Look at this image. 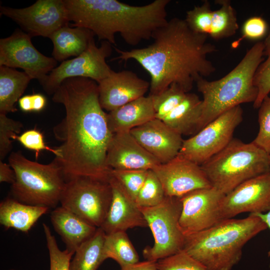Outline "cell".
Returning a JSON list of instances; mask_svg holds the SVG:
<instances>
[{
    "mask_svg": "<svg viewBox=\"0 0 270 270\" xmlns=\"http://www.w3.org/2000/svg\"><path fill=\"white\" fill-rule=\"evenodd\" d=\"M52 100L65 108V116L53 132L61 142L54 158L66 180L84 176L109 180L112 169L106 158L114 134L100 102L98 84L86 78H66Z\"/></svg>",
    "mask_w": 270,
    "mask_h": 270,
    "instance_id": "cell-1",
    "label": "cell"
},
{
    "mask_svg": "<svg viewBox=\"0 0 270 270\" xmlns=\"http://www.w3.org/2000/svg\"><path fill=\"white\" fill-rule=\"evenodd\" d=\"M207 38L193 32L184 20L173 18L155 31L150 44L130 50L114 48L119 56L112 60L137 62L150 76V95L160 93L172 84L188 93L199 78L216 70L208 55L217 49Z\"/></svg>",
    "mask_w": 270,
    "mask_h": 270,
    "instance_id": "cell-2",
    "label": "cell"
},
{
    "mask_svg": "<svg viewBox=\"0 0 270 270\" xmlns=\"http://www.w3.org/2000/svg\"><path fill=\"white\" fill-rule=\"evenodd\" d=\"M170 0H155L132 6L116 0H64L72 26L92 31L100 40L116 44V34L129 45L152 38L155 31L167 22Z\"/></svg>",
    "mask_w": 270,
    "mask_h": 270,
    "instance_id": "cell-3",
    "label": "cell"
},
{
    "mask_svg": "<svg viewBox=\"0 0 270 270\" xmlns=\"http://www.w3.org/2000/svg\"><path fill=\"white\" fill-rule=\"evenodd\" d=\"M268 228L250 214L241 219H222L204 230L185 236L183 250L208 270H231L240 261L246 243Z\"/></svg>",
    "mask_w": 270,
    "mask_h": 270,
    "instance_id": "cell-4",
    "label": "cell"
},
{
    "mask_svg": "<svg viewBox=\"0 0 270 270\" xmlns=\"http://www.w3.org/2000/svg\"><path fill=\"white\" fill-rule=\"evenodd\" d=\"M264 58L263 42H258L223 78L209 81L201 77L196 81L198 90L203 97L198 132L226 111L242 104L255 102L258 90L254 78Z\"/></svg>",
    "mask_w": 270,
    "mask_h": 270,
    "instance_id": "cell-5",
    "label": "cell"
},
{
    "mask_svg": "<svg viewBox=\"0 0 270 270\" xmlns=\"http://www.w3.org/2000/svg\"><path fill=\"white\" fill-rule=\"evenodd\" d=\"M200 166L212 187L226 194L244 182L270 172V154L252 142L233 138Z\"/></svg>",
    "mask_w": 270,
    "mask_h": 270,
    "instance_id": "cell-6",
    "label": "cell"
},
{
    "mask_svg": "<svg viewBox=\"0 0 270 270\" xmlns=\"http://www.w3.org/2000/svg\"><path fill=\"white\" fill-rule=\"evenodd\" d=\"M8 164L16 174L11 187L13 198L28 204L48 208L57 207L66 179L55 158L48 164H42L28 160L20 152H12Z\"/></svg>",
    "mask_w": 270,
    "mask_h": 270,
    "instance_id": "cell-7",
    "label": "cell"
},
{
    "mask_svg": "<svg viewBox=\"0 0 270 270\" xmlns=\"http://www.w3.org/2000/svg\"><path fill=\"white\" fill-rule=\"evenodd\" d=\"M154 238L142 250L146 260L158 261L183 250L185 235L179 224L182 209L179 198L166 196L159 204L140 207Z\"/></svg>",
    "mask_w": 270,
    "mask_h": 270,
    "instance_id": "cell-8",
    "label": "cell"
},
{
    "mask_svg": "<svg viewBox=\"0 0 270 270\" xmlns=\"http://www.w3.org/2000/svg\"><path fill=\"white\" fill-rule=\"evenodd\" d=\"M112 199L109 180L81 176L66 180L60 204L90 224L100 228Z\"/></svg>",
    "mask_w": 270,
    "mask_h": 270,
    "instance_id": "cell-9",
    "label": "cell"
},
{
    "mask_svg": "<svg viewBox=\"0 0 270 270\" xmlns=\"http://www.w3.org/2000/svg\"><path fill=\"white\" fill-rule=\"evenodd\" d=\"M242 114L240 106L223 113L192 137L184 140L178 154L200 166L232 140L235 129L242 120Z\"/></svg>",
    "mask_w": 270,
    "mask_h": 270,
    "instance_id": "cell-10",
    "label": "cell"
},
{
    "mask_svg": "<svg viewBox=\"0 0 270 270\" xmlns=\"http://www.w3.org/2000/svg\"><path fill=\"white\" fill-rule=\"evenodd\" d=\"M112 52V46L106 40L98 46L94 40L88 48L80 55L62 62L40 82L48 94H53L66 79L82 77L91 79L99 84L108 76L112 70L107 64L106 58Z\"/></svg>",
    "mask_w": 270,
    "mask_h": 270,
    "instance_id": "cell-11",
    "label": "cell"
},
{
    "mask_svg": "<svg viewBox=\"0 0 270 270\" xmlns=\"http://www.w3.org/2000/svg\"><path fill=\"white\" fill-rule=\"evenodd\" d=\"M32 37L17 28L9 36L0 39V66L24 70L32 79L41 82L58 62L40 52L33 45Z\"/></svg>",
    "mask_w": 270,
    "mask_h": 270,
    "instance_id": "cell-12",
    "label": "cell"
},
{
    "mask_svg": "<svg viewBox=\"0 0 270 270\" xmlns=\"http://www.w3.org/2000/svg\"><path fill=\"white\" fill-rule=\"evenodd\" d=\"M0 14L16 22L32 38H49L56 30L70 22L64 0H38L22 8L1 6Z\"/></svg>",
    "mask_w": 270,
    "mask_h": 270,
    "instance_id": "cell-13",
    "label": "cell"
},
{
    "mask_svg": "<svg viewBox=\"0 0 270 270\" xmlns=\"http://www.w3.org/2000/svg\"><path fill=\"white\" fill-rule=\"evenodd\" d=\"M224 196L210 187L178 197L182 205L179 224L185 236L207 229L222 220L220 206Z\"/></svg>",
    "mask_w": 270,
    "mask_h": 270,
    "instance_id": "cell-14",
    "label": "cell"
},
{
    "mask_svg": "<svg viewBox=\"0 0 270 270\" xmlns=\"http://www.w3.org/2000/svg\"><path fill=\"white\" fill-rule=\"evenodd\" d=\"M270 210V172L248 180L225 194L220 206L222 219L248 212Z\"/></svg>",
    "mask_w": 270,
    "mask_h": 270,
    "instance_id": "cell-15",
    "label": "cell"
},
{
    "mask_svg": "<svg viewBox=\"0 0 270 270\" xmlns=\"http://www.w3.org/2000/svg\"><path fill=\"white\" fill-rule=\"evenodd\" d=\"M166 196L180 197L191 191L212 187L200 166L178 154L152 170Z\"/></svg>",
    "mask_w": 270,
    "mask_h": 270,
    "instance_id": "cell-16",
    "label": "cell"
},
{
    "mask_svg": "<svg viewBox=\"0 0 270 270\" xmlns=\"http://www.w3.org/2000/svg\"><path fill=\"white\" fill-rule=\"evenodd\" d=\"M99 100L104 110L111 112L144 96L150 84L128 70L111 74L98 84Z\"/></svg>",
    "mask_w": 270,
    "mask_h": 270,
    "instance_id": "cell-17",
    "label": "cell"
},
{
    "mask_svg": "<svg viewBox=\"0 0 270 270\" xmlns=\"http://www.w3.org/2000/svg\"><path fill=\"white\" fill-rule=\"evenodd\" d=\"M130 132L160 164L178 154L184 140L181 135L156 118L134 128Z\"/></svg>",
    "mask_w": 270,
    "mask_h": 270,
    "instance_id": "cell-18",
    "label": "cell"
},
{
    "mask_svg": "<svg viewBox=\"0 0 270 270\" xmlns=\"http://www.w3.org/2000/svg\"><path fill=\"white\" fill-rule=\"evenodd\" d=\"M106 163L112 170H152L160 162L148 152L130 132L114 134Z\"/></svg>",
    "mask_w": 270,
    "mask_h": 270,
    "instance_id": "cell-19",
    "label": "cell"
},
{
    "mask_svg": "<svg viewBox=\"0 0 270 270\" xmlns=\"http://www.w3.org/2000/svg\"><path fill=\"white\" fill-rule=\"evenodd\" d=\"M109 182L112 190V199L106 216L100 228L106 234H110L126 232L136 227H148L136 202L112 176Z\"/></svg>",
    "mask_w": 270,
    "mask_h": 270,
    "instance_id": "cell-20",
    "label": "cell"
},
{
    "mask_svg": "<svg viewBox=\"0 0 270 270\" xmlns=\"http://www.w3.org/2000/svg\"><path fill=\"white\" fill-rule=\"evenodd\" d=\"M50 219L54 229L65 244L66 250L74 253L98 228L61 206L52 211Z\"/></svg>",
    "mask_w": 270,
    "mask_h": 270,
    "instance_id": "cell-21",
    "label": "cell"
},
{
    "mask_svg": "<svg viewBox=\"0 0 270 270\" xmlns=\"http://www.w3.org/2000/svg\"><path fill=\"white\" fill-rule=\"evenodd\" d=\"M156 118L152 97L144 96L107 114L112 134L130 132Z\"/></svg>",
    "mask_w": 270,
    "mask_h": 270,
    "instance_id": "cell-22",
    "label": "cell"
},
{
    "mask_svg": "<svg viewBox=\"0 0 270 270\" xmlns=\"http://www.w3.org/2000/svg\"><path fill=\"white\" fill-rule=\"evenodd\" d=\"M95 36L90 30L84 28L66 24L53 32L49 37L53 44L52 58L58 62L76 57L89 47Z\"/></svg>",
    "mask_w": 270,
    "mask_h": 270,
    "instance_id": "cell-23",
    "label": "cell"
},
{
    "mask_svg": "<svg viewBox=\"0 0 270 270\" xmlns=\"http://www.w3.org/2000/svg\"><path fill=\"white\" fill-rule=\"evenodd\" d=\"M49 209L7 198L0 203V223L6 229L14 228L26 233Z\"/></svg>",
    "mask_w": 270,
    "mask_h": 270,
    "instance_id": "cell-24",
    "label": "cell"
},
{
    "mask_svg": "<svg viewBox=\"0 0 270 270\" xmlns=\"http://www.w3.org/2000/svg\"><path fill=\"white\" fill-rule=\"evenodd\" d=\"M202 111V100L196 94L188 92L162 120L182 136L195 134L198 132Z\"/></svg>",
    "mask_w": 270,
    "mask_h": 270,
    "instance_id": "cell-25",
    "label": "cell"
},
{
    "mask_svg": "<svg viewBox=\"0 0 270 270\" xmlns=\"http://www.w3.org/2000/svg\"><path fill=\"white\" fill-rule=\"evenodd\" d=\"M31 80L24 71L0 66V114H6L17 110L16 104Z\"/></svg>",
    "mask_w": 270,
    "mask_h": 270,
    "instance_id": "cell-26",
    "label": "cell"
},
{
    "mask_svg": "<svg viewBox=\"0 0 270 270\" xmlns=\"http://www.w3.org/2000/svg\"><path fill=\"white\" fill-rule=\"evenodd\" d=\"M106 233L98 228L94 234L76 250L69 270H97L105 260L104 244Z\"/></svg>",
    "mask_w": 270,
    "mask_h": 270,
    "instance_id": "cell-27",
    "label": "cell"
},
{
    "mask_svg": "<svg viewBox=\"0 0 270 270\" xmlns=\"http://www.w3.org/2000/svg\"><path fill=\"white\" fill-rule=\"evenodd\" d=\"M103 252L105 260L112 258L121 268L139 262V256L126 232L106 234Z\"/></svg>",
    "mask_w": 270,
    "mask_h": 270,
    "instance_id": "cell-28",
    "label": "cell"
},
{
    "mask_svg": "<svg viewBox=\"0 0 270 270\" xmlns=\"http://www.w3.org/2000/svg\"><path fill=\"white\" fill-rule=\"evenodd\" d=\"M220 8L213 11L209 35L214 40H220L234 35L238 28L236 10L229 0H216Z\"/></svg>",
    "mask_w": 270,
    "mask_h": 270,
    "instance_id": "cell-29",
    "label": "cell"
},
{
    "mask_svg": "<svg viewBox=\"0 0 270 270\" xmlns=\"http://www.w3.org/2000/svg\"><path fill=\"white\" fill-rule=\"evenodd\" d=\"M186 94V92L178 84H172L160 93L150 95L156 118L163 120L182 101Z\"/></svg>",
    "mask_w": 270,
    "mask_h": 270,
    "instance_id": "cell-30",
    "label": "cell"
},
{
    "mask_svg": "<svg viewBox=\"0 0 270 270\" xmlns=\"http://www.w3.org/2000/svg\"><path fill=\"white\" fill-rule=\"evenodd\" d=\"M264 56H266L259 65L254 78V83L258 90V94L253 106L260 108L264 99L270 92V30L263 42Z\"/></svg>",
    "mask_w": 270,
    "mask_h": 270,
    "instance_id": "cell-31",
    "label": "cell"
},
{
    "mask_svg": "<svg viewBox=\"0 0 270 270\" xmlns=\"http://www.w3.org/2000/svg\"><path fill=\"white\" fill-rule=\"evenodd\" d=\"M166 197L162 186L152 170H148L144 184L136 198L139 207H152L160 204Z\"/></svg>",
    "mask_w": 270,
    "mask_h": 270,
    "instance_id": "cell-32",
    "label": "cell"
},
{
    "mask_svg": "<svg viewBox=\"0 0 270 270\" xmlns=\"http://www.w3.org/2000/svg\"><path fill=\"white\" fill-rule=\"evenodd\" d=\"M212 12L210 2L204 0L200 6H195L188 11L184 20L193 32L208 36L210 31Z\"/></svg>",
    "mask_w": 270,
    "mask_h": 270,
    "instance_id": "cell-33",
    "label": "cell"
},
{
    "mask_svg": "<svg viewBox=\"0 0 270 270\" xmlns=\"http://www.w3.org/2000/svg\"><path fill=\"white\" fill-rule=\"evenodd\" d=\"M148 170L112 169L110 176L114 178L136 201L138 194L146 180Z\"/></svg>",
    "mask_w": 270,
    "mask_h": 270,
    "instance_id": "cell-34",
    "label": "cell"
},
{
    "mask_svg": "<svg viewBox=\"0 0 270 270\" xmlns=\"http://www.w3.org/2000/svg\"><path fill=\"white\" fill-rule=\"evenodd\" d=\"M42 227L49 254L50 270H69L70 262L74 253L66 249L61 250L49 226L44 223Z\"/></svg>",
    "mask_w": 270,
    "mask_h": 270,
    "instance_id": "cell-35",
    "label": "cell"
},
{
    "mask_svg": "<svg viewBox=\"0 0 270 270\" xmlns=\"http://www.w3.org/2000/svg\"><path fill=\"white\" fill-rule=\"evenodd\" d=\"M158 270H208L183 250L157 261Z\"/></svg>",
    "mask_w": 270,
    "mask_h": 270,
    "instance_id": "cell-36",
    "label": "cell"
},
{
    "mask_svg": "<svg viewBox=\"0 0 270 270\" xmlns=\"http://www.w3.org/2000/svg\"><path fill=\"white\" fill-rule=\"evenodd\" d=\"M258 108L259 130L252 142L270 154V97L268 96L264 99Z\"/></svg>",
    "mask_w": 270,
    "mask_h": 270,
    "instance_id": "cell-37",
    "label": "cell"
},
{
    "mask_svg": "<svg viewBox=\"0 0 270 270\" xmlns=\"http://www.w3.org/2000/svg\"><path fill=\"white\" fill-rule=\"evenodd\" d=\"M23 128L22 124L10 118L6 114H0V161L11 152L14 136L19 134Z\"/></svg>",
    "mask_w": 270,
    "mask_h": 270,
    "instance_id": "cell-38",
    "label": "cell"
},
{
    "mask_svg": "<svg viewBox=\"0 0 270 270\" xmlns=\"http://www.w3.org/2000/svg\"><path fill=\"white\" fill-rule=\"evenodd\" d=\"M12 140H18L23 146L27 149L34 151L38 158L40 151L46 150L57 156L58 152L56 148H52L44 141L42 133L36 129H30L22 132L20 136H16Z\"/></svg>",
    "mask_w": 270,
    "mask_h": 270,
    "instance_id": "cell-39",
    "label": "cell"
},
{
    "mask_svg": "<svg viewBox=\"0 0 270 270\" xmlns=\"http://www.w3.org/2000/svg\"><path fill=\"white\" fill-rule=\"evenodd\" d=\"M268 26L261 17L253 16L248 18L242 28V36L239 41L244 38L258 40L264 37L266 33Z\"/></svg>",
    "mask_w": 270,
    "mask_h": 270,
    "instance_id": "cell-40",
    "label": "cell"
},
{
    "mask_svg": "<svg viewBox=\"0 0 270 270\" xmlns=\"http://www.w3.org/2000/svg\"><path fill=\"white\" fill-rule=\"evenodd\" d=\"M15 180V172L10 164L0 161V182H5L12 184Z\"/></svg>",
    "mask_w": 270,
    "mask_h": 270,
    "instance_id": "cell-41",
    "label": "cell"
},
{
    "mask_svg": "<svg viewBox=\"0 0 270 270\" xmlns=\"http://www.w3.org/2000/svg\"><path fill=\"white\" fill-rule=\"evenodd\" d=\"M120 270H158L157 261L146 260L121 268Z\"/></svg>",
    "mask_w": 270,
    "mask_h": 270,
    "instance_id": "cell-42",
    "label": "cell"
},
{
    "mask_svg": "<svg viewBox=\"0 0 270 270\" xmlns=\"http://www.w3.org/2000/svg\"><path fill=\"white\" fill-rule=\"evenodd\" d=\"M32 112H39L42 110L46 104V99L43 94L36 93L31 94Z\"/></svg>",
    "mask_w": 270,
    "mask_h": 270,
    "instance_id": "cell-43",
    "label": "cell"
},
{
    "mask_svg": "<svg viewBox=\"0 0 270 270\" xmlns=\"http://www.w3.org/2000/svg\"><path fill=\"white\" fill-rule=\"evenodd\" d=\"M20 110L25 112H32V96L28 94L22 96L18 101Z\"/></svg>",
    "mask_w": 270,
    "mask_h": 270,
    "instance_id": "cell-44",
    "label": "cell"
},
{
    "mask_svg": "<svg viewBox=\"0 0 270 270\" xmlns=\"http://www.w3.org/2000/svg\"><path fill=\"white\" fill-rule=\"evenodd\" d=\"M255 216L260 218L266 224L268 228H270V210L265 213H252ZM268 257L270 258V250L268 253Z\"/></svg>",
    "mask_w": 270,
    "mask_h": 270,
    "instance_id": "cell-45",
    "label": "cell"
},
{
    "mask_svg": "<svg viewBox=\"0 0 270 270\" xmlns=\"http://www.w3.org/2000/svg\"><path fill=\"white\" fill-rule=\"evenodd\" d=\"M14 270V269H10V270Z\"/></svg>",
    "mask_w": 270,
    "mask_h": 270,
    "instance_id": "cell-46",
    "label": "cell"
},
{
    "mask_svg": "<svg viewBox=\"0 0 270 270\" xmlns=\"http://www.w3.org/2000/svg\"></svg>",
    "mask_w": 270,
    "mask_h": 270,
    "instance_id": "cell-47",
    "label": "cell"
}]
</instances>
